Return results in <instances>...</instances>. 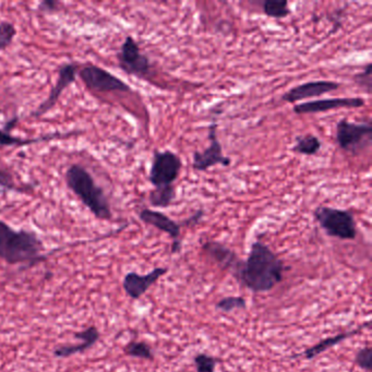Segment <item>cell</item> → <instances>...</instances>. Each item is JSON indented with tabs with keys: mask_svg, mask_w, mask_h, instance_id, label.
<instances>
[{
	"mask_svg": "<svg viewBox=\"0 0 372 372\" xmlns=\"http://www.w3.org/2000/svg\"><path fill=\"white\" fill-rule=\"evenodd\" d=\"M285 269L283 260L268 244L256 240L233 276L252 293H268L283 281Z\"/></svg>",
	"mask_w": 372,
	"mask_h": 372,
	"instance_id": "obj_1",
	"label": "cell"
},
{
	"mask_svg": "<svg viewBox=\"0 0 372 372\" xmlns=\"http://www.w3.org/2000/svg\"><path fill=\"white\" fill-rule=\"evenodd\" d=\"M43 242L34 233L17 230L0 219V259L11 266H33L44 261Z\"/></svg>",
	"mask_w": 372,
	"mask_h": 372,
	"instance_id": "obj_2",
	"label": "cell"
},
{
	"mask_svg": "<svg viewBox=\"0 0 372 372\" xmlns=\"http://www.w3.org/2000/svg\"><path fill=\"white\" fill-rule=\"evenodd\" d=\"M64 179L67 187L79 198L94 216L102 221L111 219L113 213L109 198L105 195L103 188L97 185L90 172L83 166L72 164L67 170Z\"/></svg>",
	"mask_w": 372,
	"mask_h": 372,
	"instance_id": "obj_3",
	"label": "cell"
},
{
	"mask_svg": "<svg viewBox=\"0 0 372 372\" xmlns=\"http://www.w3.org/2000/svg\"><path fill=\"white\" fill-rule=\"evenodd\" d=\"M313 216L328 236L342 240H354L357 237L355 217L347 209L319 207Z\"/></svg>",
	"mask_w": 372,
	"mask_h": 372,
	"instance_id": "obj_4",
	"label": "cell"
},
{
	"mask_svg": "<svg viewBox=\"0 0 372 372\" xmlns=\"http://www.w3.org/2000/svg\"><path fill=\"white\" fill-rule=\"evenodd\" d=\"M336 142L342 150L358 156L371 146V123H357L340 119L336 125Z\"/></svg>",
	"mask_w": 372,
	"mask_h": 372,
	"instance_id": "obj_5",
	"label": "cell"
},
{
	"mask_svg": "<svg viewBox=\"0 0 372 372\" xmlns=\"http://www.w3.org/2000/svg\"><path fill=\"white\" fill-rule=\"evenodd\" d=\"M183 167L181 158L172 151H156L151 164L150 179L154 188L174 185Z\"/></svg>",
	"mask_w": 372,
	"mask_h": 372,
	"instance_id": "obj_6",
	"label": "cell"
},
{
	"mask_svg": "<svg viewBox=\"0 0 372 372\" xmlns=\"http://www.w3.org/2000/svg\"><path fill=\"white\" fill-rule=\"evenodd\" d=\"M117 60L121 70L129 76L140 79H146L150 76L152 69L150 60L142 54L140 46L132 36L125 39L117 55Z\"/></svg>",
	"mask_w": 372,
	"mask_h": 372,
	"instance_id": "obj_7",
	"label": "cell"
},
{
	"mask_svg": "<svg viewBox=\"0 0 372 372\" xmlns=\"http://www.w3.org/2000/svg\"><path fill=\"white\" fill-rule=\"evenodd\" d=\"M80 78L85 87L92 91L109 93V92H130L126 82L113 76L101 67L89 64L79 71Z\"/></svg>",
	"mask_w": 372,
	"mask_h": 372,
	"instance_id": "obj_8",
	"label": "cell"
},
{
	"mask_svg": "<svg viewBox=\"0 0 372 372\" xmlns=\"http://www.w3.org/2000/svg\"><path fill=\"white\" fill-rule=\"evenodd\" d=\"M209 146L203 152H195L193 167L197 172H205L213 166H230L232 160L223 154L222 144L217 138V125L212 123L209 127Z\"/></svg>",
	"mask_w": 372,
	"mask_h": 372,
	"instance_id": "obj_9",
	"label": "cell"
},
{
	"mask_svg": "<svg viewBox=\"0 0 372 372\" xmlns=\"http://www.w3.org/2000/svg\"><path fill=\"white\" fill-rule=\"evenodd\" d=\"M78 70H79L78 64H72V62L62 64L60 67V70H58V78H57L56 84L50 90L48 97L32 113L33 117L43 116L56 105L57 101L60 99V95L66 90V88L69 87V85L76 82Z\"/></svg>",
	"mask_w": 372,
	"mask_h": 372,
	"instance_id": "obj_10",
	"label": "cell"
},
{
	"mask_svg": "<svg viewBox=\"0 0 372 372\" xmlns=\"http://www.w3.org/2000/svg\"><path fill=\"white\" fill-rule=\"evenodd\" d=\"M139 217L144 224L156 227V230L165 233L173 240L172 244V252L177 254L181 250V242H180V230L181 225L175 222L167 215L160 211L154 209H143L139 213Z\"/></svg>",
	"mask_w": 372,
	"mask_h": 372,
	"instance_id": "obj_11",
	"label": "cell"
},
{
	"mask_svg": "<svg viewBox=\"0 0 372 372\" xmlns=\"http://www.w3.org/2000/svg\"><path fill=\"white\" fill-rule=\"evenodd\" d=\"M365 99L361 97H338V99H317L305 102L294 106L293 111L298 115L324 113L340 109H361L365 106Z\"/></svg>",
	"mask_w": 372,
	"mask_h": 372,
	"instance_id": "obj_12",
	"label": "cell"
},
{
	"mask_svg": "<svg viewBox=\"0 0 372 372\" xmlns=\"http://www.w3.org/2000/svg\"><path fill=\"white\" fill-rule=\"evenodd\" d=\"M167 272V268H156L146 275H140L136 272H129L123 279V289L131 299L138 301Z\"/></svg>",
	"mask_w": 372,
	"mask_h": 372,
	"instance_id": "obj_13",
	"label": "cell"
},
{
	"mask_svg": "<svg viewBox=\"0 0 372 372\" xmlns=\"http://www.w3.org/2000/svg\"><path fill=\"white\" fill-rule=\"evenodd\" d=\"M340 84L334 81L319 80V81L307 82L299 84L289 92L284 94L282 99L287 103H296L303 99H313V97H322L324 94L336 91L340 89Z\"/></svg>",
	"mask_w": 372,
	"mask_h": 372,
	"instance_id": "obj_14",
	"label": "cell"
},
{
	"mask_svg": "<svg viewBox=\"0 0 372 372\" xmlns=\"http://www.w3.org/2000/svg\"><path fill=\"white\" fill-rule=\"evenodd\" d=\"M202 249L221 269L230 272L232 274L236 272L242 262L236 252L222 242L209 240L203 244Z\"/></svg>",
	"mask_w": 372,
	"mask_h": 372,
	"instance_id": "obj_15",
	"label": "cell"
},
{
	"mask_svg": "<svg viewBox=\"0 0 372 372\" xmlns=\"http://www.w3.org/2000/svg\"><path fill=\"white\" fill-rule=\"evenodd\" d=\"M370 322L364 323L361 326H358L356 330L348 331V332L338 333L336 336H330V338H324V340H320L311 347L307 348L306 350L297 355H293L291 358L303 357L305 359L311 360L320 356L323 352H326L328 350L334 347V346L338 345L340 343L347 340V338H352V336H357L364 329L369 328Z\"/></svg>",
	"mask_w": 372,
	"mask_h": 372,
	"instance_id": "obj_16",
	"label": "cell"
},
{
	"mask_svg": "<svg viewBox=\"0 0 372 372\" xmlns=\"http://www.w3.org/2000/svg\"><path fill=\"white\" fill-rule=\"evenodd\" d=\"M76 338L81 340L82 342L76 345L60 346L56 348L54 352L55 357L67 358L76 355L78 352H85L99 340V332L95 326H90L82 332L77 333Z\"/></svg>",
	"mask_w": 372,
	"mask_h": 372,
	"instance_id": "obj_17",
	"label": "cell"
},
{
	"mask_svg": "<svg viewBox=\"0 0 372 372\" xmlns=\"http://www.w3.org/2000/svg\"><path fill=\"white\" fill-rule=\"evenodd\" d=\"M18 118L11 119L6 123L4 128H0V148L6 146H30L33 143L44 142V141H50L53 139L60 138L62 135H50V136L41 137V138H20L11 135V130L17 125Z\"/></svg>",
	"mask_w": 372,
	"mask_h": 372,
	"instance_id": "obj_18",
	"label": "cell"
},
{
	"mask_svg": "<svg viewBox=\"0 0 372 372\" xmlns=\"http://www.w3.org/2000/svg\"><path fill=\"white\" fill-rule=\"evenodd\" d=\"M177 197L175 185L154 188L149 195L150 205L158 209H166L175 201Z\"/></svg>",
	"mask_w": 372,
	"mask_h": 372,
	"instance_id": "obj_19",
	"label": "cell"
},
{
	"mask_svg": "<svg viewBox=\"0 0 372 372\" xmlns=\"http://www.w3.org/2000/svg\"><path fill=\"white\" fill-rule=\"evenodd\" d=\"M321 146H322V143L318 137L306 135V136L297 138L296 144L293 146V151L295 153L301 154V156H312L318 153Z\"/></svg>",
	"mask_w": 372,
	"mask_h": 372,
	"instance_id": "obj_20",
	"label": "cell"
},
{
	"mask_svg": "<svg viewBox=\"0 0 372 372\" xmlns=\"http://www.w3.org/2000/svg\"><path fill=\"white\" fill-rule=\"evenodd\" d=\"M264 15L275 19H283L291 15L289 1L286 0H266L262 3Z\"/></svg>",
	"mask_w": 372,
	"mask_h": 372,
	"instance_id": "obj_21",
	"label": "cell"
},
{
	"mask_svg": "<svg viewBox=\"0 0 372 372\" xmlns=\"http://www.w3.org/2000/svg\"><path fill=\"white\" fill-rule=\"evenodd\" d=\"M123 352L129 357L150 360V361L154 359L153 350L146 342H136V340H132V342L127 344Z\"/></svg>",
	"mask_w": 372,
	"mask_h": 372,
	"instance_id": "obj_22",
	"label": "cell"
},
{
	"mask_svg": "<svg viewBox=\"0 0 372 372\" xmlns=\"http://www.w3.org/2000/svg\"><path fill=\"white\" fill-rule=\"evenodd\" d=\"M215 308L225 313H230L235 310H244L247 308V301L242 296H230L217 301Z\"/></svg>",
	"mask_w": 372,
	"mask_h": 372,
	"instance_id": "obj_23",
	"label": "cell"
},
{
	"mask_svg": "<svg viewBox=\"0 0 372 372\" xmlns=\"http://www.w3.org/2000/svg\"><path fill=\"white\" fill-rule=\"evenodd\" d=\"M219 360L213 356L199 352L193 357V365H195L197 372H215Z\"/></svg>",
	"mask_w": 372,
	"mask_h": 372,
	"instance_id": "obj_24",
	"label": "cell"
},
{
	"mask_svg": "<svg viewBox=\"0 0 372 372\" xmlns=\"http://www.w3.org/2000/svg\"><path fill=\"white\" fill-rule=\"evenodd\" d=\"M17 35L15 25L8 21L0 22V50H6L11 46Z\"/></svg>",
	"mask_w": 372,
	"mask_h": 372,
	"instance_id": "obj_25",
	"label": "cell"
},
{
	"mask_svg": "<svg viewBox=\"0 0 372 372\" xmlns=\"http://www.w3.org/2000/svg\"><path fill=\"white\" fill-rule=\"evenodd\" d=\"M355 364L364 371H372V350L370 346L358 350L355 356Z\"/></svg>",
	"mask_w": 372,
	"mask_h": 372,
	"instance_id": "obj_26",
	"label": "cell"
},
{
	"mask_svg": "<svg viewBox=\"0 0 372 372\" xmlns=\"http://www.w3.org/2000/svg\"><path fill=\"white\" fill-rule=\"evenodd\" d=\"M0 187L7 190H15L19 191V187H17L15 178L11 170H8L6 166L1 165L0 163Z\"/></svg>",
	"mask_w": 372,
	"mask_h": 372,
	"instance_id": "obj_27",
	"label": "cell"
},
{
	"mask_svg": "<svg viewBox=\"0 0 372 372\" xmlns=\"http://www.w3.org/2000/svg\"><path fill=\"white\" fill-rule=\"evenodd\" d=\"M371 64H367L364 71L355 76V82L361 89L365 90L367 93L371 92Z\"/></svg>",
	"mask_w": 372,
	"mask_h": 372,
	"instance_id": "obj_28",
	"label": "cell"
},
{
	"mask_svg": "<svg viewBox=\"0 0 372 372\" xmlns=\"http://www.w3.org/2000/svg\"><path fill=\"white\" fill-rule=\"evenodd\" d=\"M60 4L56 1V0H44V1H41L39 4L37 9L42 11V13H54L60 11Z\"/></svg>",
	"mask_w": 372,
	"mask_h": 372,
	"instance_id": "obj_29",
	"label": "cell"
},
{
	"mask_svg": "<svg viewBox=\"0 0 372 372\" xmlns=\"http://www.w3.org/2000/svg\"><path fill=\"white\" fill-rule=\"evenodd\" d=\"M203 215H205V212H203L202 209H198L195 214L186 219L180 225L185 227L195 226V225H197L202 219Z\"/></svg>",
	"mask_w": 372,
	"mask_h": 372,
	"instance_id": "obj_30",
	"label": "cell"
}]
</instances>
